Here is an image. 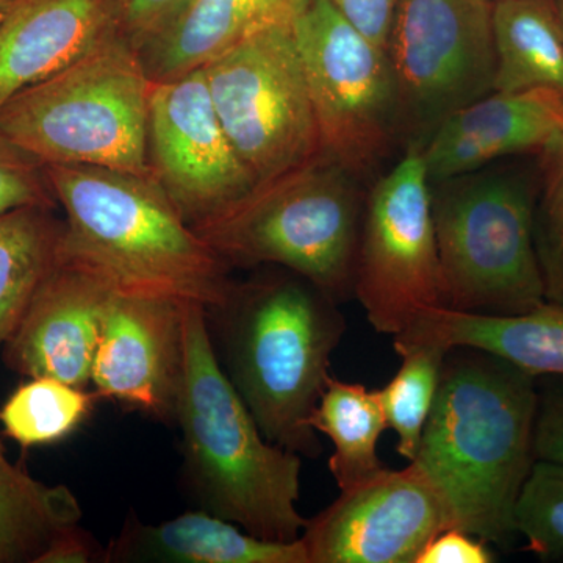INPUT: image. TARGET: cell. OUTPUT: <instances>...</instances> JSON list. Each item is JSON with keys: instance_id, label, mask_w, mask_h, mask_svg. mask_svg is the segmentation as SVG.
Masks as SVG:
<instances>
[{"instance_id": "obj_1", "label": "cell", "mask_w": 563, "mask_h": 563, "mask_svg": "<svg viewBox=\"0 0 563 563\" xmlns=\"http://www.w3.org/2000/svg\"><path fill=\"white\" fill-rule=\"evenodd\" d=\"M537 377L506 358L451 347L415 463L443 496L454 528L510 551L515 509L536 465Z\"/></svg>"}, {"instance_id": "obj_2", "label": "cell", "mask_w": 563, "mask_h": 563, "mask_svg": "<svg viewBox=\"0 0 563 563\" xmlns=\"http://www.w3.org/2000/svg\"><path fill=\"white\" fill-rule=\"evenodd\" d=\"M235 282L207 310L218 361L269 443L317 459L310 426L346 321L340 303L290 269Z\"/></svg>"}, {"instance_id": "obj_3", "label": "cell", "mask_w": 563, "mask_h": 563, "mask_svg": "<svg viewBox=\"0 0 563 563\" xmlns=\"http://www.w3.org/2000/svg\"><path fill=\"white\" fill-rule=\"evenodd\" d=\"M65 211L63 255L120 291L220 306L231 266L191 229L151 177L96 166L46 165Z\"/></svg>"}, {"instance_id": "obj_4", "label": "cell", "mask_w": 563, "mask_h": 563, "mask_svg": "<svg viewBox=\"0 0 563 563\" xmlns=\"http://www.w3.org/2000/svg\"><path fill=\"white\" fill-rule=\"evenodd\" d=\"M187 351L176 424L184 483L206 512L269 540L301 539V455L269 443L225 376L201 303L188 302Z\"/></svg>"}, {"instance_id": "obj_5", "label": "cell", "mask_w": 563, "mask_h": 563, "mask_svg": "<svg viewBox=\"0 0 563 563\" xmlns=\"http://www.w3.org/2000/svg\"><path fill=\"white\" fill-rule=\"evenodd\" d=\"M539 185L537 157L431 181L443 307L514 317L547 302L533 239Z\"/></svg>"}, {"instance_id": "obj_6", "label": "cell", "mask_w": 563, "mask_h": 563, "mask_svg": "<svg viewBox=\"0 0 563 563\" xmlns=\"http://www.w3.org/2000/svg\"><path fill=\"white\" fill-rule=\"evenodd\" d=\"M151 88L140 51L118 31L14 96L0 110V133L43 165L96 166L152 179Z\"/></svg>"}, {"instance_id": "obj_7", "label": "cell", "mask_w": 563, "mask_h": 563, "mask_svg": "<svg viewBox=\"0 0 563 563\" xmlns=\"http://www.w3.org/2000/svg\"><path fill=\"white\" fill-rule=\"evenodd\" d=\"M366 190L368 185L321 154L257 185L195 231L231 268L290 269L342 303L354 298Z\"/></svg>"}, {"instance_id": "obj_8", "label": "cell", "mask_w": 563, "mask_h": 563, "mask_svg": "<svg viewBox=\"0 0 563 563\" xmlns=\"http://www.w3.org/2000/svg\"><path fill=\"white\" fill-rule=\"evenodd\" d=\"M309 85L322 154L365 185L399 150L398 98L387 51L325 0L292 24Z\"/></svg>"}, {"instance_id": "obj_9", "label": "cell", "mask_w": 563, "mask_h": 563, "mask_svg": "<svg viewBox=\"0 0 563 563\" xmlns=\"http://www.w3.org/2000/svg\"><path fill=\"white\" fill-rule=\"evenodd\" d=\"M493 0H399L387 51L399 150L422 147L455 111L495 85Z\"/></svg>"}, {"instance_id": "obj_10", "label": "cell", "mask_w": 563, "mask_h": 563, "mask_svg": "<svg viewBox=\"0 0 563 563\" xmlns=\"http://www.w3.org/2000/svg\"><path fill=\"white\" fill-rule=\"evenodd\" d=\"M214 110L255 184L322 154L292 25L243 41L203 66Z\"/></svg>"}, {"instance_id": "obj_11", "label": "cell", "mask_w": 563, "mask_h": 563, "mask_svg": "<svg viewBox=\"0 0 563 563\" xmlns=\"http://www.w3.org/2000/svg\"><path fill=\"white\" fill-rule=\"evenodd\" d=\"M354 298L374 331L391 336L421 310L443 307L431 180L421 147L404 150L401 158L368 185Z\"/></svg>"}, {"instance_id": "obj_12", "label": "cell", "mask_w": 563, "mask_h": 563, "mask_svg": "<svg viewBox=\"0 0 563 563\" xmlns=\"http://www.w3.org/2000/svg\"><path fill=\"white\" fill-rule=\"evenodd\" d=\"M147 158L152 179L191 229L217 220L257 187L222 129L203 68L152 81Z\"/></svg>"}, {"instance_id": "obj_13", "label": "cell", "mask_w": 563, "mask_h": 563, "mask_svg": "<svg viewBox=\"0 0 563 563\" xmlns=\"http://www.w3.org/2000/svg\"><path fill=\"white\" fill-rule=\"evenodd\" d=\"M453 528L443 496L409 462L342 492L307 520L301 540L309 563H417L439 533Z\"/></svg>"}, {"instance_id": "obj_14", "label": "cell", "mask_w": 563, "mask_h": 563, "mask_svg": "<svg viewBox=\"0 0 563 563\" xmlns=\"http://www.w3.org/2000/svg\"><path fill=\"white\" fill-rule=\"evenodd\" d=\"M188 302L118 290L92 362L96 395L176 424L185 376Z\"/></svg>"}, {"instance_id": "obj_15", "label": "cell", "mask_w": 563, "mask_h": 563, "mask_svg": "<svg viewBox=\"0 0 563 563\" xmlns=\"http://www.w3.org/2000/svg\"><path fill=\"white\" fill-rule=\"evenodd\" d=\"M117 291L101 273L63 255L2 346L7 368L29 379L51 377L87 388L103 317Z\"/></svg>"}, {"instance_id": "obj_16", "label": "cell", "mask_w": 563, "mask_h": 563, "mask_svg": "<svg viewBox=\"0 0 563 563\" xmlns=\"http://www.w3.org/2000/svg\"><path fill=\"white\" fill-rule=\"evenodd\" d=\"M563 139V98L553 91H492L463 107L421 147L429 180L477 172L496 162L537 157Z\"/></svg>"}, {"instance_id": "obj_17", "label": "cell", "mask_w": 563, "mask_h": 563, "mask_svg": "<svg viewBox=\"0 0 563 563\" xmlns=\"http://www.w3.org/2000/svg\"><path fill=\"white\" fill-rule=\"evenodd\" d=\"M121 29V0H11L0 18V110Z\"/></svg>"}, {"instance_id": "obj_18", "label": "cell", "mask_w": 563, "mask_h": 563, "mask_svg": "<svg viewBox=\"0 0 563 563\" xmlns=\"http://www.w3.org/2000/svg\"><path fill=\"white\" fill-rule=\"evenodd\" d=\"M422 344L446 350L474 347L506 358L536 377L563 376V309L544 302L529 313L492 317L431 307L415 314L410 324L393 336L398 355Z\"/></svg>"}, {"instance_id": "obj_19", "label": "cell", "mask_w": 563, "mask_h": 563, "mask_svg": "<svg viewBox=\"0 0 563 563\" xmlns=\"http://www.w3.org/2000/svg\"><path fill=\"white\" fill-rule=\"evenodd\" d=\"M312 0H191L166 31L140 49L152 81L201 69L243 41L292 25Z\"/></svg>"}, {"instance_id": "obj_20", "label": "cell", "mask_w": 563, "mask_h": 563, "mask_svg": "<svg viewBox=\"0 0 563 563\" xmlns=\"http://www.w3.org/2000/svg\"><path fill=\"white\" fill-rule=\"evenodd\" d=\"M309 563L302 540L269 542L198 510L161 525L129 517L107 548V563Z\"/></svg>"}, {"instance_id": "obj_21", "label": "cell", "mask_w": 563, "mask_h": 563, "mask_svg": "<svg viewBox=\"0 0 563 563\" xmlns=\"http://www.w3.org/2000/svg\"><path fill=\"white\" fill-rule=\"evenodd\" d=\"M493 91H553L563 98V24L555 0H499L493 9Z\"/></svg>"}, {"instance_id": "obj_22", "label": "cell", "mask_w": 563, "mask_h": 563, "mask_svg": "<svg viewBox=\"0 0 563 563\" xmlns=\"http://www.w3.org/2000/svg\"><path fill=\"white\" fill-rule=\"evenodd\" d=\"M63 233L65 221L54 209L24 207L0 214V346L60 263Z\"/></svg>"}, {"instance_id": "obj_23", "label": "cell", "mask_w": 563, "mask_h": 563, "mask_svg": "<svg viewBox=\"0 0 563 563\" xmlns=\"http://www.w3.org/2000/svg\"><path fill=\"white\" fill-rule=\"evenodd\" d=\"M310 426L333 444L329 470L340 492L366 483L385 468L377 446L388 426L377 390L329 376Z\"/></svg>"}, {"instance_id": "obj_24", "label": "cell", "mask_w": 563, "mask_h": 563, "mask_svg": "<svg viewBox=\"0 0 563 563\" xmlns=\"http://www.w3.org/2000/svg\"><path fill=\"white\" fill-rule=\"evenodd\" d=\"M66 485H47L14 465L0 442V563H36L55 533L79 523Z\"/></svg>"}, {"instance_id": "obj_25", "label": "cell", "mask_w": 563, "mask_h": 563, "mask_svg": "<svg viewBox=\"0 0 563 563\" xmlns=\"http://www.w3.org/2000/svg\"><path fill=\"white\" fill-rule=\"evenodd\" d=\"M95 396L51 377L20 385L0 409L3 433L24 448L60 443L87 420Z\"/></svg>"}, {"instance_id": "obj_26", "label": "cell", "mask_w": 563, "mask_h": 563, "mask_svg": "<svg viewBox=\"0 0 563 563\" xmlns=\"http://www.w3.org/2000/svg\"><path fill=\"white\" fill-rule=\"evenodd\" d=\"M448 351L435 344H422L401 352L402 363L398 373L377 390L388 429L398 437L396 451L409 462L417 457Z\"/></svg>"}, {"instance_id": "obj_27", "label": "cell", "mask_w": 563, "mask_h": 563, "mask_svg": "<svg viewBox=\"0 0 563 563\" xmlns=\"http://www.w3.org/2000/svg\"><path fill=\"white\" fill-rule=\"evenodd\" d=\"M525 551L547 563H563V465L537 461L515 509Z\"/></svg>"}, {"instance_id": "obj_28", "label": "cell", "mask_w": 563, "mask_h": 563, "mask_svg": "<svg viewBox=\"0 0 563 563\" xmlns=\"http://www.w3.org/2000/svg\"><path fill=\"white\" fill-rule=\"evenodd\" d=\"M539 198L533 221L544 301L563 309V139L537 155Z\"/></svg>"}, {"instance_id": "obj_29", "label": "cell", "mask_w": 563, "mask_h": 563, "mask_svg": "<svg viewBox=\"0 0 563 563\" xmlns=\"http://www.w3.org/2000/svg\"><path fill=\"white\" fill-rule=\"evenodd\" d=\"M24 207L57 209L46 165L0 133V214Z\"/></svg>"}, {"instance_id": "obj_30", "label": "cell", "mask_w": 563, "mask_h": 563, "mask_svg": "<svg viewBox=\"0 0 563 563\" xmlns=\"http://www.w3.org/2000/svg\"><path fill=\"white\" fill-rule=\"evenodd\" d=\"M537 461L563 465V376L537 377Z\"/></svg>"}, {"instance_id": "obj_31", "label": "cell", "mask_w": 563, "mask_h": 563, "mask_svg": "<svg viewBox=\"0 0 563 563\" xmlns=\"http://www.w3.org/2000/svg\"><path fill=\"white\" fill-rule=\"evenodd\" d=\"M191 0H121V29L141 49L185 10Z\"/></svg>"}, {"instance_id": "obj_32", "label": "cell", "mask_w": 563, "mask_h": 563, "mask_svg": "<svg viewBox=\"0 0 563 563\" xmlns=\"http://www.w3.org/2000/svg\"><path fill=\"white\" fill-rule=\"evenodd\" d=\"M325 2L377 46L384 49L387 47L399 0H325Z\"/></svg>"}, {"instance_id": "obj_33", "label": "cell", "mask_w": 563, "mask_h": 563, "mask_svg": "<svg viewBox=\"0 0 563 563\" xmlns=\"http://www.w3.org/2000/svg\"><path fill=\"white\" fill-rule=\"evenodd\" d=\"M490 544L461 529H448L424 548L417 563H492Z\"/></svg>"}, {"instance_id": "obj_34", "label": "cell", "mask_w": 563, "mask_h": 563, "mask_svg": "<svg viewBox=\"0 0 563 563\" xmlns=\"http://www.w3.org/2000/svg\"><path fill=\"white\" fill-rule=\"evenodd\" d=\"M36 563H107V548L79 523L70 525L55 533Z\"/></svg>"}, {"instance_id": "obj_35", "label": "cell", "mask_w": 563, "mask_h": 563, "mask_svg": "<svg viewBox=\"0 0 563 563\" xmlns=\"http://www.w3.org/2000/svg\"><path fill=\"white\" fill-rule=\"evenodd\" d=\"M10 2L11 0H0V18H2L3 13L9 9Z\"/></svg>"}, {"instance_id": "obj_36", "label": "cell", "mask_w": 563, "mask_h": 563, "mask_svg": "<svg viewBox=\"0 0 563 563\" xmlns=\"http://www.w3.org/2000/svg\"><path fill=\"white\" fill-rule=\"evenodd\" d=\"M555 3H558L559 14H561V20L563 24V0H555Z\"/></svg>"}, {"instance_id": "obj_37", "label": "cell", "mask_w": 563, "mask_h": 563, "mask_svg": "<svg viewBox=\"0 0 563 563\" xmlns=\"http://www.w3.org/2000/svg\"><path fill=\"white\" fill-rule=\"evenodd\" d=\"M493 2H499V0H493Z\"/></svg>"}]
</instances>
